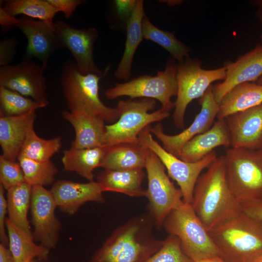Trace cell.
<instances>
[{
	"instance_id": "52a82bcc",
	"label": "cell",
	"mask_w": 262,
	"mask_h": 262,
	"mask_svg": "<svg viewBox=\"0 0 262 262\" xmlns=\"http://www.w3.org/2000/svg\"><path fill=\"white\" fill-rule=\"evenodd\" d=\"M156 105L155 99L149 98L118 100L115 108L119 118L115 123L106 125L104 146L138 142V136L143 130L170 115L169 112L162 108L149 113Z\"/></svg>"
},
{
	"instance_id": "30bf717a",
	"label": "cell",
	"mask_w": 262,
	"mask_h": 262,
	"mask_svg": "<svg viewBox=\"0 0 262 262\" xmlns=\"http://www.w3.org/2000/svg\"><path fill=\"white\" fill-rule=\"evenodd\" d=\"M149 126L138 136L141 143L153 151L167 170L168 176L177 182L182 193L183 202L191 204L194 188L202 171L217 157L214 150L196 162L184 161L166 151L155 141Z\"/></svg>"
},
{
	"instance_id": "ba28073f",
	"label": "cell",
	"mask_w": 262,
	"mask_h": 262,
	"mask_svg": "<svg viewBox=\"0 0 262 262\" xmlns=\"http://www.w3.org/2000/svg\"><path fill=\"white\" fill-rule=\"evenodd\" d=\"M226 68L222 67L205 69L198 58H186L177 64L178 93L174 102L173 122L178 128H183L188 105L200 98L214 82L224 80Z\"/></svg>"
},
{
	"instance_id": "bcb514c9",
	"label": "cell",
	"mask_w": 262,
	"mask_h": 262,
	"mask_svg": "<svg viewBox=\"0 0 262 262\" xmlns=\"http://www.w3.org/2000/svg\"><path fill=\"white\" fill-rule=\"evenodd\" d=\"M198 262H228L220 258L219 257L213 258L211 259H206L201 261Z\"/></svg>"
},
{
	"instance_id": "5b68a950",
	"label": "cell",
	"mask_w": 262,
	"mask_h": 262,
	"mask_svg": "<svg viewBox=\"0 0 262 262\" xmlns=\"http://www.w3.org/2000/svg\"><path fill=\"white\" fill-rule=\"evenodd\" d=\"M163 226L178 238L184 253L194 262L219 257L209 230L191 204L182 201L169 213Z\"/></svg>"
},
{
	"instance_id": "7a4b0ae2",
	"label": "cell",
	"mask_w": 262,
	"mask_h": 262,
	"mask_svg": "<svg viewBox=\"0 0 262 262\" xmlns=\"http://www.w3.org/2000/svg\"><path fill=\"white\" fill-rule=\"evenodd\" d=\"M154 224L150 213L132 217L112 232L90 262H145L164 241L154 235Z\"/></svg>"
},
{
	"instance_id": "cb8c5ba5",
	"label": "cell",
	"mask_w": 262,
	"mask_h": 262,
	"mask_svg": "<svg viewBox=\"0 0 262 262\" xmlns=\"http://www.w3.org/2000/svg\"><path fill=\"white\" fill-rule=\"evenodd\" d=\"M144 177V172L141 169L104 170L98 175L97 181L104 192H114L131 197H141L146 196V190L142 186Z\"/></svg>"
},
{
	"instance_id": "8d00e7d4",
	"label": "cell",
	"mask_w": 262,
	"mask_h": 262,
	"mask_svg": "<svg viewBox=\"0 0 262 262\" xmlns=\"http://www.w3.org/2000/svg\"><path fill=\"white\" fill-rule=\"evenodd\" d=\"M17 41L15 37L8 38L0 41V66L10 65L12 61Z\"/></svg>"
},
{
	"instance_id": "e0dca14e",
	"label": "cell",
	"mask_w": 262,
	"mask_h": 262,
	"mask_svg": "<svg viewBox=\"0 0 262 262\" xmlns=\"http://www.w3.org/2000/svg\"><path fill=\"white\" fill-rule=\"evenodd\" d=\"M50 190L57 207L68 215L76 213L87 202H105L104 192L97 181L81 183L60 180L54 183Z\"/></svg>"
},
{
	"instance_id": "ac0fdd59",
	"label": "cell",
	"mask_w": 262,
	"mask_h": 262,
	"mask_svg": "<svg viewBox=\"0 0 262 262\" xmlns=\"http://www.w3.org/2000/svg\"><path fill=\"white\" fill-rule=\"evenodd\" d=\"M234 148L262 147V103L225 118Z\"/></svg>"
},
{
	"instance_id": "2e32d148",
	"label": "cell",
	"mask_w": 262,
	"mask_h": 262,
	"mask_svg": "<svg viewBox=\"0 0 262 262\" xmlns=\"http://www.w3.org/2000/svg\"><path fill=\"white\" fill-rule=\"evenodd\" d=\"M226 78L213 86V93L220 104L224 96L236 86L246 82H255L262 75V45L255 47L241 55L234 62L227 61Z\"/></svg>"
},
{
	"instance_id": "ee69618b",
	"label": "cell",
	"mask_w": 262,
	"mask_h": 262,
	"mask_svg": "<svg viewBox=\"0 0 262 262\" xmlns=\"http://www.w3.org/2000/svg\"><path fill=\"white\" fill-rule=\"evenodd\" d=\"M251 4L257 7L256 16L259 22L262 25V0H253L250 1Z\"/></svg>"
},
{
	"instance_id": "8fae6325",
	"label": "cell",
	"mask_w": 262,
	"mask_h": 262,
	"mask_svg": "<svg viewBox=\"0 0 262 262\" xmlns=\"http://www.w3.org/2000/svg\"><path fill=\"white\" fill-rule=\"evenodd\" d=\"M145 168L148 181L145 196L154 224L160 228L169 213L182 202V193L171 181L164 165L150 149Z\"/></svg>"
},
{
	"instance_id": "44dd1931",
	"label": "cell",
	"mask_w": 262,
	"mask_h": 262,
	"mask_svg": "<svg viewBox=\"0 0 262 262\" xmlns=\"http://www.w3.org/2000/svg\"><path fill=\"white\" fill-rule=\"evenodd\" d=\"M35 111L16 116L0 115V145L6 158L17 160L27 134L34 128Z\"/></svg>"
},
{
	"instance_id": "681fc988",
	"label": "cell",
	"mask_w": 262,
	"mask_h": 262,
	"mask_svg": "<svg viewBox=\"0 0 262 262\" xmlns=\"http://www.w3.org/2000/svg\"><path fill=\"white\" fill-rule=\"evenodd\" d=\"M261 44L262 45V33L261 34L260 37Z\"/></svg>"
},
{
	"instance_id": "d4e9b609",
	"label": "cell",
	"mask_w": 262,
	"mask_h": 262,
	"mask_svg": "<svg viewBox=\"0 0 262 262\" xmlns=\"http://www.w3.org/2000/svg\"><path fill=\"white\" fill-rule=\"evenodd\" d=\"M145 15L144 1L137 0L134 11L127 22L125 50L114 73L115 76L117 79L126 80L131 75L133 59L143 38L142 21Z\"/></svg>"
},
{
	"instance_id": "f6af8a7d",
	"label": "cell",
	"mask_w": 262,
	"mask_h": 262,
	"mask_svg": "<svg viewBox=\"0 0 262 262\" xmlns=\"http://www.w3.org/2000/svg\"><path fill=\"white\" fill-rule=\"evenodd\" d=\"M160 1L166 3L169 6H174L176 5H180L183 1L180 0H161Z\"/></svg>"
},
{
	"instance_id": "1f68e13d",
	"label": "cell",
	"mask_w": 262,
	"mask_h": 262,
	"mask_svg": "<svg viewBox=\"0 0 262 262\" xmlns=\"http://www.w3.org/2000/svg\"><path fill=\"white\" fill-rule=\"evenodd\" d=\"M62 147L60 136L44 139L36 133L33 128L27 134L19 155L37 161H48Z\"/></svg>"
},
{
	"instance_id": "4fadbf2b",
	"label": "cell",
	"mask_w": 262,
	"mask_h": 262,
	"mask_svg": "<svg viewBox=\"0 0 262 262\" xmlns=\"http://www.w3.org/2000/svg\"><path fill=\"white\" fill-rule=\"evenodd\" d=\"M53 30L61 47L71 52L81 73L103 76L94 59V44L98 37L96 28L78 29L63 20H58L54 23Z\"/></svg>"
},
{
	"instance_id": "8992f818",
	"label": "cell",
	"mask_w": 262,
	"mask_h": 262,
	"mask_svg": "<svg viewBox=\"0 0 262 262\" xmlns=\"http://www.w3.org/2000/svg\"><path fill=\"white\" fill-rule=\"evenodd\" d=\"M230 189L242 204L262 198V147H231L224 155Z\"/></svg>"
},
{
	"instance_id": "9a60e30c",
	"label": "cell",
	"mask_w": 262,
	"mask_h": 262,
	"mask_svg": "<svg viewBox=\"0 0 262 262\" xmlns=\"http://www.w3.org/2000/svg\"><path fill=\"white\" fill-rule=\"evenodd\" d=\"M50 190L42 186H33L30 211L35 241L49 249L55 247L61 225L55 214L57 208Z\"/></svg>"
},
{
	"instance_id": "ab89813d",
	"label": "cell",
	"mask_w": 262,
	"mask_h": 262,
	"mask_svg": "<svg viewBox=\"0 0 262 262\" xmlns=\"http://www.w3.org/2000/svg\"><path fill=\"white\" fill-rule=\"evenodd\" d=\"M137 0H116L114 1L118 17L128 21L135 8Z\"/></svg>"
},
{
	"instance_id": "836d02e7",
	"label": "cell",
	"mask_w": 262,
	"mask_h": 262,
	"mask_svg": "<svg viewBox=\"0 0 262 262\" xmlns=\"http://www.w3.org/2000/svg\"><path fill=\"white\" fill-rule=\"evenodd\" d=\"M46 106L16 91L0 86V115H20Z\"/></svg>"
},
{
	"instance_id": "7c38bea8",
	"label": "cell",
	"mask_w": 262,
	"mask_h": 262,
	"mask_svg": "<svg viewBox=\"0 0 262 262\" xmlns=\"http://www.w3.org/2000/svg\"><path fill=\"white\" fill-rule=\"evenodd\" d=\"M46 68L27 58L17 65L0 66V86L30 97L47 106L49 101L44 75Z\"/></svg>"
},
{
	"instance_id": "4316f807",
	"label": "cell",
	"mask_w": 262,
	"mask_h": 262,
	"mask_svg": "<svg viewBox=\"0 0 262 262\" xmlns=\"http://www.w3.org/2000/svg\"><path fill=\"white\" fill-rule=\"evenodd\" d=\"M6 226L9 249L16 262H31L34 258L40 261L48 260L50 249L35 244L33 234L16 226L8 217Z\"/></svg>"
},
{
	"instance_id": "3957f363",
	"label": "cell",
	"mask_w": 262,
	"mask_h": 262,
	"mask_svg": "<svg viewBox=\"0 0 262 262\" xmlns=\"http://www.w3.org/2000/svg\"><path fill=\"white\" fill-rule=\"evenodd\" d=\"M209 232L225 261L253 262L262 256V222L242 210Z\"/></svg>"
},
{
	"instance_id": "5bb4252c",
	"label": "cell",
	"mask_w": 262,
	"mask_h": 262,
	"mask_svg": "<svg viewBox=\"0 0 262 262\" xmlns=\"http://www.w3.org/2000/svg\"><path fill=\"white\" fill-rule=\"evenodd\" d=\"M199 103L201 106L199 113L191 125L178 134H166L161 123L149 127L150 132L162 142L164 148L176 156L184 144L195 136L209 130L217 118L220 107L213 93V85L200 98Z\"/></svg>"
},
{
	"instance_id": "f1b7e54d",
	"label": "cell",
	"mask_w": 262,
	"mask_h": 262,
	"mask_svg": "<svg viewBox=\"0 0 262 262\" xmlns=\"http://www.w3.org/2000/svg\"><path fill=\"white\" fill-rule=\"evenodd\" d=\"M32 186L26 182L7 190L8 218L17 227L33 234L28 219Z\"/></svg>"
},
{
	"instance_id": "277c9868",
	"label": "cell",
	"mask_w": 262,
	"mask_h": 262,
	"mask_svg": "<svg viewBox=\"0 0 262 262\" xmlns=\"http://www.w3.org/2000/svg\"><path fill=\"white\" fill-rule=\"evenodd\" d=\"M102 76L83 75L75 62L67 59L60 74L62 89L70 112H82L114 123L119 118L117 109L105 105L100 98L99 82Z\"/></svg>"
},
{
	"instance_id": "7dc6e473",
	"label": "cell",
	"mask_w": 262,
	"mask_h": 262,
	"mask_svg": "<svg viewBox=\"0 0 262 262\" xmlns=\"http://www.w3.org/2000/svg\"><path fill=\"white\" fill-rule=\"evenodd\" d=\"M255 82L262 85V75Z\"/></svg>"
},
{
	"instance_id": "6da1fadb",
	"label": "cell",
	"mask_w": 262,
	"mask_h": 262,
	"mask_svg": "<svg viewBox=\"0 0 262 262\" xmlns=\"http://www.w3.org/2000/svg\"><path fill=\"white\" fill-rule=\"evenodd\" d=\"M191 205L209 230L242 211L229 184L224 155L217 157L199 177Z\"/></svg>"
},
{
	"instance_id": "7402d4cb",
	"label": "cell",
	"mask_w": 262,
	"mask_h": 262,
	"mask_svg": "<svg viewBox=\"0 0 262 262\" xmlns=\"http://www.w3.org/2000/svg\"><path fill=\"white\" fill-rule=\"evenodd\" d=\"M64 119L73 127L75 137L71 147L74 148H89L104 146L106 133L105 121L87 114L64 110Z\"/></svg>"
},
{
	"instance_id": "ffe728a7",
	"label": "cell",
	"mask_w": 262,
	"mask_h": 262,
	"mask_svg": "<svg viewBox=\"0 0 262 262\" xmlns=\"http://www.w3.org/2000/svg\"><path fill=\"white\" fill-rule=\"evenodd\" d=\"M231 146V138L225 119H218L206 131L199 134L182 147L177 157L190 163L202 160L214 149Z\"/></svg>"
},
{
	"instance_id": "60d3db41",
	"label": "cell",
	"mask_w": 262,
	"mask_h": 262,
	"mask_svg": "<svg viewBox=\"0 0 262 262\" xmlns=\"http://www.w3.org/2000/svg\"><path fill=\"white\" fill-rule=\"evenodd\" d=\"M242 210L262 222V198L241 204Z\"/></svg>"
},
{
	"instance_id": "c3c4849f",
	"label": "cell",
	"mask_w": 262,
	"mask_h": 262,
	"mask_svg": "<svg viewBox=\"0 0 262 262\" xmlns=\"http://www.w3.org/2000/svg\"><path fill=\"white\" fill-rule=\"evenodd\" d=\"M253 262H262V256L256 259Z\"/></svg>"
},
{
	"instance_id": "7bdbcfd3",
	"label": "cell",
	"mask_w": 262,
	"mask_h": 262,
	"mask_svg": "<svg viewBox=\"0 0 262 262\" xmlns=\"http://www.w3.org/2000/svg\"><path fill=\"white\" fill-rule=\"evenodd\" d=\"M0 262H16L9 249L1 243L0 244Z\"/></svg>"
},
{
	"instance_id": "b9f144b4",
	"label": "cell",
	"mask_w": 262,
	"mask_h": 262,
	"mask_svg": "<svg viewBox=\"0 0 262 262\" xmlns=\"http://www.w3.org/2000/svg\"><path fill=\"white\" fill-rule=\"evenodd\" d=\"M18 20V18L8 13L2 6H0V24L3 28H10L12 27H16Z\"/></svg>"
},
{
	"instance_id": "9c48e42d",
	"label": "cell",
	"mask_w": 262,
	"mask_h": 262,
	"mask_svg": "<svg viewBox=\"0 0 262 262\" xmlns=\"http://www.w3.org/2000/svg\"><path fill=\"white\" fill-rule=\"evenodd\" d=\"M176 60L170 58L164 70L158 71L157 74L142 75L126 82L116 83L107 90L105 96L110 99L122 96H128L131 99L149 98L158 100L162 108L169 112L174 108V102L171 98L178 93Z\"/></svg>"
},
{
	"instance_id": "d590c367",
	"label": "cell",
	"mask_w": 262,
	"mask_h": 262,
	"mask_svg": "<svg viewBox=\"0 0 262 262\" xmlns=\"http://www.w3.org/2000/svg\"><path fill=\"white\" fill-rule=\"evenodd\" d=\"M25 182L22 169L18 162L0 156V184L6 191Z\"/></svg>"
},
{
	"instance_id": "d6a6232c",
	"label": "cell",
	"mask_w": 262,
	"mask_h": 262,
	"mask_svg": "<svg viewBox=\"0 0 262 262\" xmlns=\"http://www.w3.org/2000/svg\"><path fill=\"white\" fill-rule=\"evenodd\" d=\"M17 161L23 172L25 182L32 187H44L55 182L58 169L50 160L40 162L19 155Z\"/></svg>"
},
{
	"instance_id": "e575fe53",
	"label": "cell",
	"mask_w": 262,
	"mask_h": 262,
	"mask_svg": "<svg viewBox=\"0 0 262 262\" xmlns=\"http://www.w3.org/2000/svg\"><path fill=\"white\" fill-rule=\"evenodd\" d=\"M145 262H194L183 251L179 240L169 234L161 248Z\"/></svg>"
},
{
	"instance_id": "f546056e",
	"label": "cell",
	"mask_w": 262,
	"mask_h": 262,
	"mask_svg": "<svg viewBox=\"0 0 262 262\" xmlns=\"http://www.w3.org/2000/svg\"><path fill=\"white\" fill-rule=\"evenodd\" d=\"M143 38L158 44L171 55L178 63L190 57L191 49L178 39L174 33L156 27L145 14L142 21Z\"/></svg>"
},
{
	"instance_id": "484cf974",
	"label": "cell",
	"mask_w": 262,
	"mask_h": 262,
	"mask_svg": "<svg viewBox=\"0 0 262 262\" xmlns=\"http://www.w3.org/2000/svg\"><path fill=\"white\" fill-rule=\"evenodd\" d=\"M262 103V85L255 82L240 84L230 90L219 104L218 119Z\"/></svg>"
},
{
	"instance_id": "f35d334b",
	"label": "cell",
	"mask_w": 262,
	"mask_h": 262,
	"mask_svg": "<svg viewBox=\"0 0 262 262\" xmlns=\"http://www.w3.org/2000/svg\"><path fill=\"white\" fill-rule=\"evenodd\" d=\"M57 13L62 12L66 18H70L77 8L83 3L82 0H47Z\"/></svg>"
},
{
	"instance_id": "74e56055",
	"label": "cell",
	"mask_w": 262,
	"mask_h": 262,
	"mask_svg": "<svg viewBox=\"0 0 262 262\" xmlns=\"http://www.w3.org/2000/svg\"><path fill=\"white\" fill-rule=\"evenodd\" d=\"M5 189L0 184V240L1 244L9 245L8 235L6 234V215L8 213L7 199L4 195Z\"/></svg>"
},
{
	"instance_id": "4dcf8cb0",
	"label": "cell",
	"mask_w": 262,
	"mask_h": 262,
	"mask_svg": "<svg viewBox=\"0 0 262 262\" xmlns=\"http://www.w3.org/2000/svg\"><path fill=\"white\" fill-rule=\"evenodd\" d=\"M2 7L13 16L22 14L37 18L52 29L53 19L57 13L47 0H9L5 1Z\"/></svg>"
},
{
	"instance_id": "d6986e66",
	"label": "cell",
	"mask_w": 262,
	"mask_h": 262,
	"mask_svg": "<svg viewBox=\"0 0 262 262\" xmlns=\"http://www.w3.org/2000/svg\"><path fill=\"white\" fill-rule=\"evenodd\" d=\"M16 27L27 39L26 57L35 58L46 68L50 57L62 48L52 28L41 20L18 18Z\"/></svg>"
},
{
	"instance_id": "83f0119b",
	"label": "cell",
	"mask_w": 262,
	"mask_h": 262,
	"mask_svg": "<svg viewBox=\"0 0 262 262\" xmlns=\"http://www.w3.org/2000/svg\"><path fill=\"white\" fill-rule=\"evenodd\" d=\"M105 152V146L89 148L70 147L63 151L64 169L74 172L89 181H94L93 171L101 167Z\"/></svg>"
},
{
	"instance_id": "603a6c76",
	"label": "cell",
	"mask_w": 262,
	"mask_h": 262,
	"mask_svg": "<svg viewBox=\"0 0 262 262\" xmlns=\"http://www.w3.org/2000/svg\"><path fill=\"white\" fill-rule=\"evenodd\" d=\"M105 152L101 167L104 170L143 169L149 149L141 143H120L104 146Z\"/></svg>"
}]
</instances>
